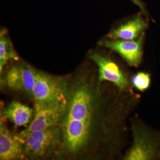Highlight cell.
<instances>
[{
  "instance_id": "cell-11",
  "label": "cell",
  "mask_w": 160,
  "mask_h": 160,
  "mask_svg": "<svg viewBox=\"0 0 160 160\" xmlns=\"http://www.w3.org/2000/svg\"><path fill=\"white\" fill-rule=\"evenodd\" d=\"M3 115L16 126H26L29 125L33 118L34 111L22 103L12 102L4 109Z\"/></svg>"
},
{
  "instance_id": "cell-13",
  "label": "cell",
  "mask_w": 160,
  "mask_h": 160,
  "mask_svg": "<svg viewBox=\"0 0 160 160\" xmlns=\"http://www.w3.org/2000/svg\"><path fill=\"white\" fill-rule=\"evenodd\" d=\"M133 89L143 92L150 88L151 84V76L145 72H138L131 78Z\"/></svg>"
},
{
  "instance_id": "cell-12",
  "label": "cell",
  "mask_w": 160,
  "mask_h": 160,
  "mask_svg": "<svg viewBox=\"0 0 160 160\" xmlns=\"http://www.w3.org/2000/svg\"><path fill=\"white\" fill-rule=\"evenodd\" d=\"M20 58L15 49L8 31L6 29L0 32V72L2 73L5 66L10 62H17Z\"/></svg>"
},
{
  "instance_id": "cell-5",
  "label": "cell",
  "mask_w": 160,
  "mask_h": 160,
  "mask_svg": "<svg viewBox=\"0 0 160 160\" xmlns=\"http://www.w3.org/2000/svg\"><path fill=\"white\" fill-rule=\"evenodd\" d=\"M88 57L97 66L98 79L100 82L111 83L123 91L133 90L131 78L109 55L92 51L88 54Z\"/></svg>"
},
{
  "instance_id": "cell-1",
  "label": "cell",
  "mask_w": 160,
  "mask_h": 160,
  "mask_svg": "<svg viewBox=\"0 0 160 160\" xmlns=\"http://www.w3.org/2000/svg\"><path fill=\"white\" fill-rule=\"evenodd\" d=\"M98 79L84 72L76 78L63 119V142L70 152L79 154L88 150L95 138L109 160L97 135L111 160H117L128 145V122L137 103L130 92Z\"/></svg>"
},
{
  "instance_id": "cell-10",
  "label": "cell",
  "mask_w": 160,
  "mask_h": 160,
  "mask_svg": "<svg viewBox=\"0 0 160 160\" xmlns=\"http://www.w3.org/2000/svg\"><path fill=\"white\" fill-rule=\"evenodd\" d=\"M147 26V23L143 18L137 17L112 30L107 38L112 40H134Z\"/></svg>"
},
{
  "instance_id": "cell-3",
  "label": "cell",
  "mask_w": 160,
  "mask_h": 160,
  "mask_svg": "<svg viewBox=\"0 0 160 160\" xmlns=\"http://www.w3.org/2000/svg\"><path fill=\"white\" fill-rule=\"evenodd\" d=\"M68 80L38 70L32 98L34 105H46L67 100Z\"/></svg>"
},
{
  "instance_id": "cell-6",
  "label": "cell",
  "mask_w": 160,
  "mask_h": 160,
  "mask_svg": "<svg viewBox=\"0 0 160 160\" xmlns=\"http://www.w3.org/2000/svg\"><path fill=\"white\" fill-rule=\"evenodd\" d=\"M68 102V99L49 105H34L33 118L23 131L29 132L56 126L66 114Z\"/></svg>"
},
{
  "instance_id": "cell-7",
  "label": "cell",
  "mask_w": 160,
  "mask_h": 160,
  "mask_svg": "<svg viewBox=\"0 0 160 160\" xmlns=\"http://www.w3.org/2000/svg\"><path fill=\"white\" fill-rule=\"evenodd\" d=\"M38 71L19 60L7 70L2 80L9 89L22 92L32 97Z\"/></svg>"
},
{
  "instance_id": "cell-8",
  "label": "cell",
  "mask_w": 160,
  "mask_h": 160,
  "mask_svg": "<svg viewBox=\"0 0 160 160\" xmlns=\"http://www.w3.org/2000/svg\"><path fill=\"white\" fill-rule=\"evenodd\" d=\"M144 36L137 40H122L105 39L99 44L120 55L131 66L137 67L142 61Z\"/></svg>"
},
{
  "instance_id": "cell-14",
  "label": "cell",
  "mask_w": 160,
  "mask_h": 160,
  "mask_svg": "<svg viewBox=\"0 0 160 160\" xmlns=\"http://www.w3.org/2000/svg\"><path fill=\"white\" fill-rule=\"evenodd\" d=\"M133 4L136 5L139 8L141 12L144 14H146V6L142 0H130Z\"/></svg>"
},
{
  "instance_id": "cell-2",
  "label": "cell",
  "mask_w": 160,
  "mask_h": 160,
  "mask_svg": "<svg viewBox=\"0 0 160 160\" xmlns=\"http://www.w3.org/2000/svg\"><path fill=\"white\" fill-rule=\"evenodd\" d=\"M129 124L132 141L122 160H160V134L137 115L130 118Z\"/></svg>"
},
{
  "instance_id": "cell-9",
  "label": "cell",
  "mask_w": 160,
  "mask_h": 160,
  "mask_svg": "<svg viewBox=\"0 0 160 160\" xmlns=\"http://www.w3.org/2000/svg\"><path fill=\"white\" fill-rule=\"evenodd\" d=\"M25 156L24 146L3 123L0 128V159L12 160Z\"/></svg>"
},
{
  "instance_id": "cell-4",
  "label": "cell",
  "mask_w": 160,
  "mask_h": 160,
  "mask_svg": "<svg viewBox=\"0 0 160 160\" xmlns=\"http://www.w3.org/2000/svg\"><path fill=\"white\" fill-rule=\"evenodd\" d=\"M61 133L56 126L29 132L22 131L16 135L24 146L25 156L38 158L45 156L55 147Z\"/></svg>"
}]
</instances>
